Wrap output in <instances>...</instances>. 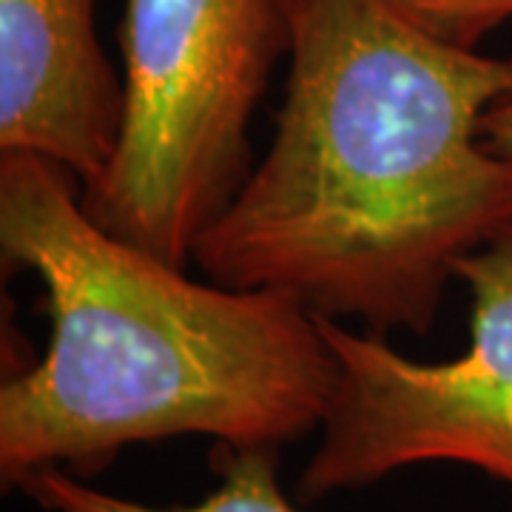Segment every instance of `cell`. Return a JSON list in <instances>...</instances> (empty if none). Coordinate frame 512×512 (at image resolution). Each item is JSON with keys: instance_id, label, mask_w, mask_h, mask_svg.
<instances>
[{"instance_id": "4", "label": "cell", "mask_w": 512, "mask_h": 512, "mask_svg": "<svg viewBox=\"0 0 512 512\" xmlns=\"http://www.w3.org/2000/svg\"><path fill=\"white\" fill-rule=\"evenodd\" d=\"M456 279L470 291V348L439 365L407 359L382 333L316 316L336 384L296 481L299 501L436 461L476 467L512 490V225L461 256Z\"/></svg>"}, {"instance_id": "7", "label": "cell", "mask_w": 512, "mask_h": 512, "mask_svg": "<svg viewBox=\"0 0 512 512\" xmlns=\"http://www.w3.org/2000/svg\"><path fill=\"white\" fill-rule=\"evenodd\" d=\"M433 35L478 49L484 37L512 20V0H399Z\"/></svg>"}, {"instance_id": "5", "label": "cell", "mask_w": 512, "mask_h": 512, "mask_svg": "<svg viewBox=\"0 0 512 512\" xmlns=\"http://www.w3.org/2000/svg\"><path fill=\"white\" fill-rule=\"evenodd\" d=\"M123 111L94 0H0V154L63 165L83 191L109 168Z\"/></svg>"}, {"instance_id": "6", "label": "cell", "mask_w": 512, "mask_h": 512, "mask_svg": "<svg viewBox=\"0 0 512 512\" xmlns=\"http://www.w3.org/2000/svg\"><path fill=\"white\" fill-rule=\"evenodd\" d=\"M211 467L220 487L188 507H151L103 493L60 467L37 470L15 490L46 512H302L279 487V447L214 444Z\"/></svg>"}, {"instance_id": "2", "label": "cell", "mask_w": 512, "mask_h": 512, "mask_svg": "<svg viewBox=\"0 0 512 512\" xmlns=\"http://www.w3.org/2000/svg\"><path fill=\"white\" fill-rule=\"evenodd\" d=\"M0 259L46 293L49 345L0 387V484L103 473L128 444L285 447L322 427L336 359L274 291L197 282L103 231L63 165L0 154Z\"/></svg>"}, {"instance_id": "3", "label": "cell", "mask_w": 512, "mask_h": 512, "mask_svg": "<svg viewBox=\"0 0 512 512\" xmlns=\"http://www.w3.org/2000/svg\"><path fill=\"white\" fill-rule=\"evenodd\" d=\"M288 46L285 0H126L123 131L83 211L188 268L254 171L251 120Z\"/></svg>"}, {"instance_id": "1", "label": "cell", "mask_w": 512, "mask_h": 512, "mask_svg": "<svg viewBox=\"0 0 512 512\" xmlns=\"http://www.w3.org/2000/svg\"><path fill=\"white\" fill-rule=\"evenodd\" d=\"M288 80L271 148L191 262L373 333H427L456 262L512 225L484 148L512 57L433 35L399 0H285Z\"/></svg>"}, {"instance_id": "8", "label": "cell", "mask_w": 512, "mask_h": 512, "mask_svg": "<svg viewBox=\"0 0 512 512\" xmlns=\"http://www.w3.org/2000/svg\"><path fill=\"white\" fill-rule=\"evenodd\" d=\"M481 140L495 160H501L512 171V94L487 111L481 123Z\"/></svg>"}]
</instances>
